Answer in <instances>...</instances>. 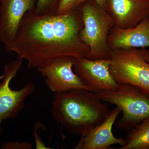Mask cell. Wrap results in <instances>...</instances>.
Returning a JSON list of instances; mask_svg holds the SVG:
<instances>
[{"instance_id":"cell-4","label":"cell","mask_w":149,"mask_h":149,"mask_svg":"<svg viewBox=\"0 0 149 149\" xmlns=\"http://www.w3.org/2000/svg\"><path fill=\"white\" fill-rule=\"evenodd\" d=\"M102 101L116 105L122 116L116 122L118 128H133L149 117V95L133 85L118 84L116 90L96 93Z\"/></svg>"},{"instance_id":"cell-10","label":"cell","mask_w":149,"mask_h":149,"mask_svg":"<svg viewBox=\"0 0 149 149\" xmlns=\"http://www.w3.org/2000/svg\"><path fill=\"white\" fill-rule=\"evenodd\" d=\"M36 0H0V41L5 47L14 39L22 17Z\"/></svg>"},{"instance_id":"cell-1","label":"cell","mask_w":149,"mask_h":149,"mask_svg":"<svg viewBox=\"0 0 149 149\" xmlns=\"http://www.w3.org/2000/svg\"><path fill=\"white\" fill-rule=\"evenodd\" d=\"M83 26L77 8L57 15L37 13L33 8L24 15L14 39L5 47L15 53L19 60H26L31 69L61 57H83L89 48L79 37Z\"/></svg>"},{"instance_id":"cell-6","label":"cell","mask_w":149,"mask_h":149,"mask_svg":"<svg viewBox=\"0 0 149 149\" xmlns=\"http://www.w3.org/2000/svg\"><path fill=\"white\" fill-rule=\"evenodd\" d=\"M22 63L17 60L4 66L3 80L0 83V135L3 120L17 117L24 109L25 100L35 91V86L30 82L18 91L10 88L11 81L21 68Z\"/></svg>"},{"instance_id":"cell-9","label":"cell","mask_w":149,"mask_h":149,"mask_svg":"<svg viewBox=\"0 0 149 149\" xmlns=\"http://www.w3.org/2000/svg\"><path fill=\"white\" fill-rule=\"evenodd\" d=\"M105 9L114 19L115 26L121 29L136 27L149 16L147 0H107Z\"/></svg>"},{"instance_id":"cell-17","label":"cell","mask_w":149,"mask_h":149,"mask_svg":"<svg viewBox=\"0 0 149 149\" xmlns=\"http://www.w3.org/2000/svg\"><path fill=\"white\" fill-rule=\"evenodd\" d=\"M89 1H94L95 2L97 3L98 5L104 8L105 7L107 0H77L76 6H75V8H77L78 6H80L82 3Z\"/></svg>"},{"instance_id":"cell-5","label":"cell","mask_w":149,"mask_h":149,"mask_svg":"<svg viewBox=\"0 0 149 149\" xmlns=\"http://www.w3.org/2000/svg\"><path fill=\"white\" fill-rule=\"evenodd\" d=\"M146 48L112 50L109 70L118 84L133 85L149 95V62Z\"/></svg>"},{"instance_id":"cell-18","label":"cell","mask_w":149,"mask_h":149,"mask_svg":"<svg viewBox=\"0 0 149 149\" xmlns=\"http://www.w3.org/2000/svg\"><path fill=\"white\" fill-rule=\"evenodd\" d=\"M146 58L147 61L149 62V50L146 49Z\"/></svg>"},{"instance_id":"cell-8","label":"cell","mask_w":149,"mask_h":149,"mask_svg":"<svg viewBox=\"0 0 149 149\" xmlns=\"http://www.w3.org/2000/svg\"><path fill=\"white\" fill-rule=\"evenodd\" d=\"M109 65V59L91 60L83 57L76 58L73 70L90 91H114L118 84L110 72Z\"/></svg>"},{"instance_id":"cell-16","label":"cell","mask_w":149,"mask_h":149,"mask_svg":"<svg viewBox=\"0 0 149 149\" xmlns=\"http://www.w3.org/2000/svg\"><path fill=\"white\" fill-rule=\"evenodd\" d=\"M32 148V144L25 142H9L5 144L2 146L3 149H31Z\"/></svg>"},{"instance_id":"cell-7","label":"cell","mask_w":149,"mask_h":149,"mask_svg":"<svg viewBox=\"0 0 149 149\" xmlns=\"http://www.w3.org/2000/svg\"><path fill=\"white\" fill-rule=\"evenodd\" d=\"M76 60L71 56L61 57L37 69L45 77V83L51 92L64 93L75 89L90 91L73 71Z\"/></svg>"},{"instance_id":"cell-14","label":"cell","mask_w":149,"mask_h":149,"mask_svg":"<svg viewBox=\"0 0 149 149\" xmlns=\"http://www.w3.org/2000/svg\"><path fill=\"white\" fill-rule=\"evenodd\" d=\"M61 0H37L34 10L40 14H56Z\"/></svg>"},{"instance_id":"cell-11","label":"cell","mask_w":149,"mask_h":149,"mask_svg":"<svg viewBox=\"0 0 149 149\" xmlns=\"http://www.w3.org/2000/svg\"><path fill=\"white\" fill-rule=\"evenodd\" d=\"M121 110L118 107L109 111L105 120L100 125L87 131L81 139L75 149H108L113 145H125V139L117 138L112 133L113 125Z\"/></svg>"},{"instance_id":"cell-15","label":"cell","mask_w":149,"mask_h":149,"mask_svg":"<svg viewBox=\"0 0 149 149\" xmlns=\"http://www.w3.org/2000/svg\"><path fill=\"white\" fill-rule=\"evenodd\" d=\"M77 0H61L56 14L62 15L71 11L75 8Z\"/></svg>"},{"instance_id":"cell-3","label":"cell","mask_w":149,"mask_h":149,"mask_svg":"<svg viewBox=\"0 0 149 149\" xmlns=\"http://www.w3.org/2000/svg\"><path fill=\"white\" fill-rule=\"evenodd\" d=\"M76 8L80 10L83 23L79 37L89 48L85 57L91 60L109 59L112 50L108 39L115 26L114 19L105 9L94 1H85Z\"/></svg>"},{"instance_id":"cell-19","label":"cell","mask_w":149,"mask_h":149,"mask_svg":"<svg viewBox=\"0 0 149 149\" xmlns=\"http://www.w3.org/2000/svg\"><path fill=\"white\" fill-rule=\"evenodd\" d=\"M147 1H149V0H147Z\"/></svg>"},{"instance_id":"cell-12","label":"cell","mask_w":149,"mask_h":149,"mask_svg":"<svg viewBox=\"0 0 149 149\" xmlns=\"http://www.w3.org/2000/svg\"><path fill=\"white\" fill-rule=\"evenodd\" d=\"M108 43L111 50L149 48V16L132 28L121 29L114 26L109 32Z\"/></svg>"},{"instance_id":"cell-2","label":"cell","mask_w":149,"mask_h":149,"mask_svg":"<svg viewBox=\"0 0 149 149\" xmlns=\"http://www.w3.org/2000/svg\"><path fill=\"white\" fill-rule=\"evenodd\" d=\"M96 93L83 89L54 93L50 113L70 135L82 136L102 123L109 114Z\"/></svg>"},{"instance_id":"cell-13","label":"cell","mask_w":149,"mask_h":149,"mask_svg":"<svg viewBox=\"0 0 149 149\" xmlns=\"http://www.w3.org/2000/svg\"><path fill=\"white\" fill-rule=\"evenodd\" d=\"M125 140L120 149H149V117L133 127Z\"/></svg>"}]
</instances>
